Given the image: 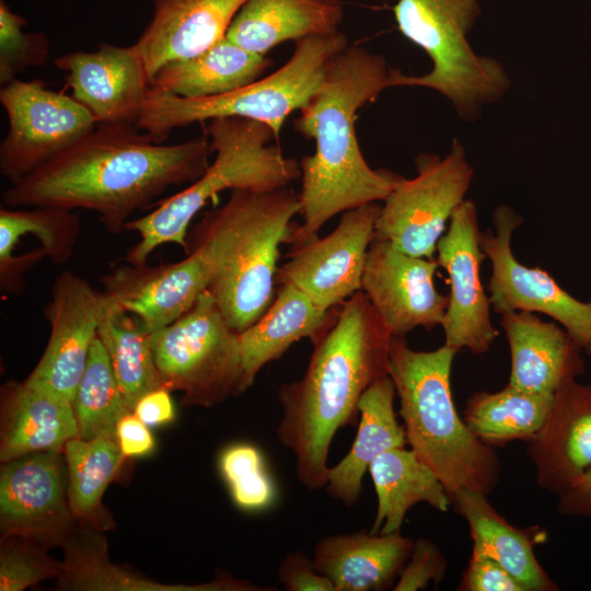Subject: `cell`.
Listing matches in <instances>:
<instances>
[{
    "instance_id": "1",
    "label": "cell",
    "mask_w": 591,
    "mask_h": 591,
    "mask_svg": "<svg viewBox=\"0 0 591 591\" xmlns=\"http://www.w3.org/2000/svg\"><path fill=\"white\" fill-rule=\"evenodd\" d=\"M132 124L97 125L3 194L11 208L59 207L97 215L112 234L166 189L193 183L208 167L207 135L159 143Z\"/></svg>"
},
{
    "instance_id": "2",
    "label": "cell",
    "mask_w": 591,
    "mask_h": 591,
    "mask_svg": "<svg viewBox=\"0 0 591 591\" xmlns=\"http://www.w3.org/2000/svg\"><path fill=\"white\" fill-rule=\"evenodd\" d=\"M392 337L360 290L333 308L328 325L312 343L303 376L279 387L282 416L276 434L292 452L296 475L308 489L325 488L335 433L356 424L364 391L389 375Z\"/></svg>"
},
{
    "instance_id": "3",
    "label": "cell",
    "mask_w": 591,
    "mask_h": 591,
    "mask_svg": "<svg viewBox=\"0 0 591 591\" xmlns=\"http://www.w3.org/2000/svg\"><path fill=\"white\" fill-rule=\"evenodd\" d=\"M392 70L383 56L347 46L331 59L300 109L294 129L314 140L315 151L300 162L302 222L290 234L292 247L316 236L336 215L384 200L401 179L367 163L356 132L358 111L391 88Z\"/></svg>"
},
{
    "instance_id": "4",
    "label": "cell",
    "mask_w": 591,
    "mask_h": 591,
    "mask_svg": "<svg viewBox=\"0 0 591 591\" xmlns=\"http://www.w3.org/2000/svg\"><path fill=\"white\" fill-rule=\"evenodd\" d=\"M300 210L299 193L288 186L234 189L188 232L187 253L196 251L206 262L208 290L237 333L273 302L280 245L289 242L292 219Z\"/></svg>"
},
{
    "instance_id": "5",
    "label": "cell",
    "mask_w": 591,
    "mask_h": 591,
    "mask_svg": "<svg viewBox=\"0 0 591 591\" xmlns=\"http://www.w3.org/2000/svg\"><path fill=\"white\" fill-rule=\"evenodd\" d=\"M457 351L443 344L431 351L412 349L392 337L389 376L399 399L407 444L444 485L450 498L462 489L489 495L499 483L500 461L459 416L451 392Z\"/></svg>"
},
{
    "instance_id": "6",
    "label": "cell",
    "mask_w": 591,
    "mask_h": 591,
    "mask_svg": "<svg viewBox=\"0 0 591 591\" xmlns=\"http://www.w3.org/2000/svg\"><path fill=\"white\" fill-rule=\"evenodd\" d=\"M205 135L215 160L185 189L159 200L152 211L126 223L125 231L140 236L127 251V263L144 264L155 248L167 243L179 245L187 253L193 219L224 190H271L287 187L301 176L300 163L271 144L276 138L263 123L239 117L215 118L209 120Z\"/></svg>"
},
{
    "instance_id": "7",
    "label": "cell",
    "mask_w": 591,
    "mask_h": 591,
    "mask_svg": "<svg viewBox=\"0 0 591 591\" xmlns=\"http://www.w3.org/2000/svg\"><path fill=\"white\" fill-rule=\"evenodd\" d=\"M347 46L339 31L300 39L278 70L218 96L183 99L149 90L135 126L163 143L174 129L239 117L267 125L277 139L286 119L314 95L331 59Z\"/></svg>"
},
{
    "instance_id": "8",
    "label": "cell",
    "mask_w": 591,
    "mask_h": 591,
    "mask_svg": "<svg viewBox=\"0 0 591 591\" xmlns=\"http://www.w3.org/2000/svg\"><path fill=\"white\" fill-rule=\"evenodd\" d=\"M393 12L399 32L428 55L432 67L422 76L392 70L391 88L433 90L465 120L506 94L510 79L502 65L476 54L467 40L480 15L478 0H397Z\"/></svg>"
},
{
    "instance_id": "9",
    "label": "cell",
    "mask_w": 591,
    "mask_h": 591,
    "mask_svg": "<svg viewBox=\"0 0 591 591\" xmlns=\"http://www.w3.org/2000/svg\"><path fill=\"white\" fill-rule=\"evenodd\" d=\"M163 386L183 393V406L212 407L245 392L239 333L205 290L172 324L154 332Z\"/></svg>"
},
{
    "instance_id": "10",
    "label": "cell",
    "mask_w": 591,
    "mask_h": 591,
    "mask_svg": "<svg viewBox=\"0 0 591 591\" xmlns=\"http://www.w3.org/2000/svg\"><path fill=\"white\" fill-rule=\"evenodd\" d=\"M416 166V176L401 177L383 200L374 237L406 254L432 258L453 212L464 200L474 170L457 140L444 158L418 155Z\"/></svg>"
},
{
    "instance_id": "11",
    "label": "cell",
    "mask_w": 591,
    "mask_h": 591,
    "mask_svg": "<svg viewBox=\"0 0 591 591\" xmlns=\"http://www.w3.org/2000/svg\"><path fill=\"white\" fill-rule=\"evenodd\" d=\"M9 130L0 144V173L14 184L91 132L96 121L71 95L40 80L2 85Z\"/></svg>"
},
{
    "instance_id": "12",
    "label": "cell",
    "mask_w": 591,
    "mask_h": 591,
    "mask_svg": "<svg viewBox=\"0 0 591 591\" xmlns=\"http://www.w3.org/2000/svg\"><path fill=\"white\" fill-rule=\"evenodd\" d=\"M521 218L509 207L496 208L495 231L480 233V246L491 263L489 299L496 313H542L563 326L584 349L591 341V300L576 299L545 270L528 267L513 255L511 237Z\"/></svg>"
},
{
    "instance_id": "13",
    "label": "cell",
    "mask_w": 591,
    "mask_h": 591,
    "mask_svg": "<svg viewBox=\"0 0 591 591\" xmlns=\"http://www.w3.org/2000/svg\"><path fill=\"white\" fill-rule=\"evenodd\" d=\"M376 202L343 212L336 228L292 247L278 267L276 285H291L329 311L361 290L368 250L375 236Z\"/></svg>"
},
{
    "instance_id": "14",
    "label": "cell",
    "mask_w": 591,
    "mask_h": 591,
    "mask_svg": "<svg viewBox=\"0 0 591 591\" xmlns=\"http://www.w3.org/2000/svg\"><path fill=\"white\" fill-rule=\"evenodd\" d=\"M63 451L30 453L1 463V537L16 536L48 548L74 532Z\"/></svg>"
},
{
    "instance_id": "15",
    "label": "cell",
    "mask_w": 591,
    "mask_h": 591,
    "mask_svg": "<svg viewBox=\"0 0 591 591\" xmlns=\"http://www.w3.org/2000/svg\"><path fill=\"white\" fill-rule=\"evenodd\" d=\"M477 208L464 199L437 244V262L448 274L450 292L442 321L444 345L479 356L498 336L490 318V299L482 282L486 255L480 246Z\"/></svg>"
},
{
    "instance_id": "16",
    "label": "cell",
    "mask_w": 591,
    "mask_h": 591,
    "mask_svg": "<svg viewBox=\"0 0 591 591\" xmlns=\"http://www.w3.org/2000/svg\"><path fill=\"white\" fill-rule=\"evenodd\" d=\"M104 302L102 291L78 274L65 270L56 277L44 310L50 325L48 341L27 383L72 403Z\"/></svg>"
},
{
    "instance_id": "17",
    "label": "cell",
    "mask_w": 591,
    "mask_h": 591,
    "mask_svg": "<svg viewBox=\"0 0 591 591\" xmlns=\"http://www.w3.org/2000/svg\"><path fill=\"white\" fill-rule=\"evenodd\" d=\"M437 259L416 257L374 237L368 250L361 291L394 337L416 327L441 325L448 296L434 286Z\"/></svg>"
},
{
    "instance_id": "18",
    "label": "cell",
    "mask_w": 591,
    "mask_h": 591,
    "mask_svg": "<svg viewBox=\"0 0 591 591\" xmlns=\"http://www.w3.org/2000/svg\"><path fill=\"white\" fill-rule=\"evenodd\" d=\"M66 86L97 125L132 124L150 90L146 68L131 46L101 44L93 51L57 57Z\"/></svg>"
},
{
    "instance_id": "19",
    "label": "cell",
    "mask_w": 591,
    "mask_h": 591,
    "mask_svg": "<svg viewBox=\"0 0 591 591\" xmlns=\"http://www.w3.org/2000/svg\"><path fill=\"white\" fill-rule=\"evenodd\" d=\"M105 299L157 332L185 314L208 289L210 274L201 255L188 251L174 263L119 266L100 278Z\"/></svg>"
},
{
    "instance_id": "20",
    "label": "cell",
    "mask_w": 591,
    "mask_h": 591,
    "mask_svg": "<svg viewBox=\"0 0 591 591\" xmlns=\"http://www.w3.org/2000/svg\"><path fill=\"white\" fill-rule=\"evenodd\" d=\"M538 486L556 496L591 467V385L577 380L559 387L549 413L529 440Z\"/></svg>"
},
{
    "instance_id": "21",
    "label": "cell",
    "mask_w": 591,
    "mask_h": 591,
    "mask_svg": "<svg viewBox=\"0 0 591 591\" xmlns=\"http://www.w3.org/2000/svg\"><path fill=\"white\" fill-rule=\"evenodd\" d=\"M246 0H159L131 45L149 79L165 63L200 54L225 36Z\"/></svg>"
},
{
    "instance_id": "22",
    "label": "cell",
    "mask_w": 591,
    "mask_h": 591,
    "mask_svg": "<svg viewBox=\"0 0 591 591\" xmlns=\"http://www.w3.org/2000/svg\"><path fill=\"white\" fill-rule=\"evenodd\" d=\"M500 324L511 355L509 385L553 395L583 373L582 347L555 321L515 311L502 314Z\"/></svg>"
},
{
    "instance_id": "23",
    "label": "cell",
    "mask_w": 591,
    "mask_h": 591,
    "mask_svg": "<svg viewBox=\"0 0 591 591\" xmlns=\"http://www.w3.org/2000/svg\"><path fill=\"white\" fill-rule=\"evenodd\" d=\"M413 545L401 531L382 534L360 530L320 540L312 560L335 591H381L397 580Z\"/></svg>"
},
{
    "instance_id": "24",
    "label": "cell",
    "mask_w": 591,
    "mask_h": 591,
    "mask_svg": "<svg viewBox=\"0 0 591 591\" xmlns=\"http://www.w3.org/2000/svg\"><path fill=\"white\" fill-rule=\"evenodd\" d=\"M488 495L462 489L451 496V505L468 524L472 555L490 558L509 571L525 591H557L558 586L540 565L534 547L544 542L537 526L518 528L509 523L488 500Z\"/></svg>"
},
{
    "instance_id": "25",
    "label": "cell",
    "mask_w": 591,
    "mask_h": 591,
    "mask_svg": "<svg viewBox=\"0 0 591 591\" xmlns=\"http://www.w3.org/2000/svg\"><path fill=\"white\" fill-rule=\"evenodd\" d=\"M0 462L42 451H63L78 437L72 404L26 381L1 386Z\"/></svg>"
},
{
    "instance_id": "26",
    "label": "cell",
    "mask_w": 591,
    "mask_h": 591,
    "mask_svg": "<svg viewBox=\"0 0 591 591\" xmlns=\"http://www.w3.org/2000/svg\"><path fill=\"white\" fill-rule=\"evenodd\" d=\"M396 392L386 375L373 382L359 402V426L349 452L334 466L328 467L325 490L351 507L362 493V478L372 461L380 454L407 444L404 425L394 410Z\"/></svg>"
},
{
    "instance_id": "27",
    "label": "cell",
    "mask_w": 591,
    "mask_h": 591,
    "mask_svg": "<svg viewBox=\"0 0 591 591\" xmlns=\"http://www.w3.org/2000/svg\"><path fill=\"white\" fill-rule=\"evenodd\" d=\"M343 14L341 3L325 0H246L225 37L267 56L281 43L337 32Z\"/></svg>"
},
{
    "instance_id": "28",
    "label": "cell",
    "mask_w": 591,
    "mask_h": 591,
    "mask_svg": "<svg viewBox=\"0 0 591 591\" xmlns=\"http://www.w3.org/2000/svg\"><path fill=\"white\" fill-rule=\"evenodd\" d=\"M332 311L320 308L297 287L280 285L263 315L239 333L245 390L264 366L279 359L292 344L302 338L315 341Z\"/></svg>"
},
{
    "instance_id": "29",
    "label": "cell",
    "mask_w": 591,
    "mask_h": 591,
    "mask_svg": "<svg viewBox=\"0 0 591 591\" xmlns=\"http://www.w3.org/2000/svg\"><path fill=\"white\" fill-rule=\"evenodd\" d=\"M269 65L266 55L224 36L196 56L162 66L150 79V90L183 99L218 96L262 78Z\"/></svg>"
},
{
    "instance_id": "30",
    "label": "cell",
    "mask_w": 591,
    "mask_h": 591,
    "mask_svg": "<svg viewBox=\"0 0 591 591\" xmlns=\"http://www.w3.org/2000/svg\"><path fill=\"white\" fill-rule=\"evenodd\" d=\"M65 559L58 587L74 591H252L258 587L231 578L197 586L164 584L113 565L101 530L85 528L62 543Z\"/></svg>"
},
{
    "instance_id": "31",
    "label": "cell",
    "mask_w": 591,
    "mask_h": 591,
    "mask_svg": "<svg viewBox=\"0 0 591 591\" xmlns=\"http://www.w3.org/2000/svg\"><path fill=\"white\" fill-rule=\"evenodd\" d=\"M378 498L371 533L401 531L407 511L425 502L447 512L451 498L436 473L412 449L394 448L375 457L368 470Z\"/></svg>"
},
{
    "instance_id": "32",
    "label": "cell",
    "mask_w": 591,
    "mask_h": 591,
    "mask_svg": "<svg viewBox=\"0 0 591 591\" xmlns=\"http://www.w3.org/2000/svg\"><path fill=\"white\" fill-rule=\"evenodd\" d=\"M153 335L139 317L105 299L97 337L130 412L141 396L163 386L154 358Z\"/></svg>"
},
{
    "instance_id": "33",
    "label": "cell",
    "mask_w": 591,
    "mask_h": 591,
    "mask_svg": "<svg viewBox=\"0 0 591 591\" xmlns=\"http://www.w3.org/2000/svg\"><path fill=\"white\" fill-rule=\"evenodd\" d=\"M63 456L69 506L74 520L102 531L108 525L107 518L103 517L102 498L126 459L117 439L76 437L66 443Z\"/></svg>"
},
{
    "instance_id": "34",
    "label": "cell",
    "mask_w": 591,
    "mask_h": 591,
    "mask_svg": "<svg viewBox=\"0 0 591 591\" xmlns=\"http://www.w3.org/2000/svg\"><path fill=\"white\" fill-rule=\"evenodd\" d=\"M553 395L534 394L507 384L498 392H476L466 402L463 420L487 444L530 440L543 426Z\"/></svg>"
},
{
    "instance_id": "35",
    "label": "cell",
    "mask_w": 591,
    "mask_h": 591,
    "mask_svg": "<svg viewBox=\"0 0 591 591\" xmlns=\"http://www.w3.org/2000/svg\"><path fill=\"white\" fill-rule=\"evenodd\" d=\"M71 404L78 425V438L84 440L99 437L117 439L118 421L130 412L108 355L97 336Z\"/></svg>"
},
{
    "instance_id": "36",
    "label": "cell",
    "mask_w": 591,
    "mask_h": 591,
    "mask_svg": "<svg viewBox=\"0 0 591 591\" xmlns=\"http://www.w3.org/2000/svg\"><path fill=\"white\" fill-rule=\"evenodd\" d=\"M81 231L73 210L59 207L0 209V262L15 251L20 239L33 235L53 263L66 264L72 256Z\"/></svg>"
},
{
    "instance_id": "37",
    "label": "cell",
    "mask_w": 591,
    "mask_h": 591,
    "mask_svg": "<svg viewBox=\"0 0 591 591\" xmlns=\"http://www.w3.org/2000/svg\"><path fill=\"white\" fill-rule=\"evenodd\" d=\"M219 471L235 506L248 512L270 508L277 487L262 451L251 443H233L218 459Z\"/></svg>"
},
{
    "instance_id": "38",
    "label": "cell",
    "mask_w": 591,
    "mask_h": 591,
    "mask_svg": "<svg viewBox=\"0 0 591 591\" xmlns=\"http://www.w3.org/2000/svg\"><path fill=\"white\" fill-rule=\"evenodd\" d=\"M27 20L0 1V83L16 79L30 67L43 66L49 56V43L43 33H26Z\"/></svg>"
},
{
    "instance_id": "39",
    "label": "cell",
    "mask_w": 591,
    "mask_h": 591,
    "mask_svg": "<svg viewBox=\"0 0 591 591\" xmlns=\"http://www.w3.org/2000/svg\"><path fill=\"white\" fill-rule=\"evenodd\" d=\"M46 548L28 540L1 537L0 590L22 591L40 581L59 578L61 563L53 559Z\"/></svg>"
},
{
    "instance_id": "40",
    "label": "cell",
    "mask_w": 591,
    "mask_h": 591,
    "mask_svg": "<svg viewBox=\"0 0 591 591\" xmlns=\"http://www.w3.org/2000/svg\"><path fill=\"white\" fill-rule=\"evenodd\" d=\"M447 560L430 540L414 541L412 553L404 565L394 591H416L426 589L430 582L438 586L444 577Z\"/></svg>"
},
{
    "instance_id": "41",
    "label": "cell",
    "mask_w": 591,
    "mask_h": 591,
    "mask_svg": "<svg viewBox=\"0 0 591 591\" xmlns=\"http://www.w3.org/2000/svg\"><path fill=\"white\" fill-rule=\"evenodd\" d=\"M462 591H525L523 586L495 560L471 555L459 584Z\"/></svg>"
},
{
    "instance_id": "42",
    "label": "cell",
    "mask_w": 591,
    "mask_h": 591,
    "mask_svg": "<svg viewBox=\"0 0 591 591\" xmlns=\"http://www.w3.org/2000/svg\"><path fill=\"white\" fill-rule=\"evenodd\" d=\"M277 576L287 591H335L332 581L315 569L302 551L288 554L279 564Z\"/></svg>"
},
{
    "instance_id": "43",
    "label": "cell",
    "mask_w": 591,
    "mask_h": 591,
    "mask_svg": "<svg viewBox=\"0 0 591 591\" xmlns=\"http://www.w3.org/2000/svg\"><path fill=\"white\" fill-rule=\"evenodd\" d=\"M116 437L125 457L150 454L155 447L154 438L147 426L134 412H128L118 421Z\"/></svg>"
},
{
    "instance_id": "44",
    "label": "cell",
    "mask_w": 591,
    "mask_h": 591,
    "mask_svg": "<svg viewBox=\"0 0 591 591\" xmlns=\"http://www.w3.org/2000/svg\"><path fill=\"white\" fill-rule=\"evenodd\" d=\"M147 426L167 424L175 417L171 391L164 386L152 390L141 396L132 410Z\"/></svg>"
},
{
    "instance_id": "45",
    "label": "cell",
    "mask_w": 591,
    "mask_h": 591,
    "mask_svg": "<svg viewBox=\"0 0 591 591\" xmlns=\"http://www.w3.org/2000/svg\"><path fill=\"white\" fill-rule=\"evenodd\" d=\"M557 510L567 517L591 519V467L558 496Z\"/></svg>"
},
{
    "instance_id": "46",
    "label": "cell",
    "mask_w": 591,
    "mask_h": 591,
    "mask_svg": "<svg viewBox=\"0 0 591 591\" xmlns=\"http://www.w3.org/2000/svg\"><path fill=\"white\" fill-rule=\"evenodd\" d=\"M587 355L590 357L591 359V341L584 347V349Z\"/></svg>"
},
{
    "instance_id": "47",
    "label": "cell",
    "mask_w": 591,
    "mask_h": 591,
    "mask_svg": "<svg viewBox=\"0 0 591 591\" xmlns=\"http://www.w3.org/2000/svg\"><path fill=\"white\" fill-rule=\"evenodd\" d=\"M325 1H328V2H336V3H341V0H325Z\"/></svg>"
},
{
    "instance_id": "48",
    "label": "cell",
    "mask_w": 591,
    "mask_h": 591,
    "mask_svg": "<svg viewBox=\"0 0 591 591\" xmlns=\"http://www.w3.org/2000/svg\"><path fill=\"white\" fill-rule=\"evenodd\" d=\"M157 1H159V0H153L154 3H155Z\"/></svg>"
}]
</instances>
